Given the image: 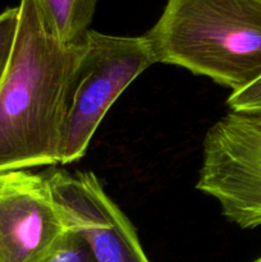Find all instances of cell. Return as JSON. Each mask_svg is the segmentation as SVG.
Wrapping results in <instances>:
<instances>
[{
    "mask_svg": "<svg viewBox=\"0 0 261 262\" xmlns=\"http://www.w3.org/2000/svg\"><path fill=\"white\" fill-rule=\"evenodd\" d=\"M45 177L67 225L89 243L96 262H150L133 224L92 171L55 169Z\"/></svg>",
    "mask_w": 261,
    "mask_h": 262,
    "instance_id": "cell-6",
    "label": "cell"
},
{
    "mask_svg": "<svg viewBox=\"0 0 261 262\" xmlns=\"http://www.w3.org/2000/svg\"><path fill=\"white\" fill-rule=\"evenodd\" d=\"M69 230L45 176L0 171V262H50Z\"/></svg>",
    "mask_w": 261,
    "mask_h": 262,
    "instance_id": "cell-5",
    "label": "cell"
},
{
    "mask_svg": "<svg viewBox=\"0 0 261 262\" xmlns=\"http://www.w3.org/2000/svg\"><path fill=\"white\" fill-rule=\"evenodd\" d=\"M19 25V7L7 8L0 13V83L12 60Z\"/></svg>",
    "mask_w": 261,
    "mask_h": 262,
    "instance_id": "cell-8",
    "label": "cell"
},
{
    "mask_svg": "<svg viewBox=\"0 0 261 262\" xmlns=\"http://www.w3.org/2000/svg\"><path fill=\"white\" fill-rule=\"evenodd\" d=\"M12 60L0 83V171L58 164L69 76L78 53L44 23L33 0H20Z\"/></svg>",
    "mask_w": 261,
    "mask_h": 262,
    "instance_id": "cell-1",
    "label": "cell"
},
{
    "mask_svg": "<svg viewBox=\"0 0 261 262\" xmlns=\"http://www.w3.org/2000/svg\"><path fill=\"white\" fill-rule=\"evenodd\" d=\"M253 262H261V257H258L257 260H256V261H253Z\"/></svg>",
    "mask_w": 261,
    "mask_h": 262,
    "instance_id": "cell-11",
    "label": "cell"
},
{
    "mask_svg": "<svg viewBox=\"0 0 261 262\" xmlns=\"http://www.w3.org/2000/svg\"><path fill=\"white\" fill-rule=\"evenodd\" d=\"M228 105L233 112L261 113V78L241 91L232 92Z\"/></svg>",
    "mask_w": 261,
    "mask_h": 262,
    "instance_id": "cell-10",
    "label": "cell"
},
{
    "mask_svg": "<svg viewBox=\"0 0 261 262\" xmlns=\"http://www.w3.org/2000/svg\"><path fill=\"white\" fill-rule=\"evenodd\" d=\"M146 36H114L89 30L81 42L67 89L58 164L84 156L107 110L125 89L155 64Z\"/></svg>",
    "mask_w": 261,
    "mask_h": 262,
    "instance_id": "cell-3",
    "label": "cell"
},
{
    "mask_svg": "<svg viewBox=\"0 0 261 262\" xmlns=\"http://www.w3.org/2000/svg\"><path fill=\"white\" fill-rule=\"evenodd\" d=\"M196 188L242 229L261 225V113L233 112L207 130Z\"/></svg>",
    "mask_w": 261,
    "mask_h": 262,
    "instance_id": "cell-4",
    "label": "cell"
},
{
    "mask_svg": "<svg viewBox=\"0 0 261 262\" xmlns=\"http://www.w3.org/2000/svg\"><path fill=\"white\" fill-rule=\"evenodd\" d=\"M100 0H33L46 27L64 45L82 41Z\"/></svg>",
    "mask_w": 261,
    "mask_h": 262,
    "instance_id": "cell-7",
    "label": "cell"
},
{
    "mask_svg": "<svg viewBox=\"0 0 261 262\" xmlns=\"http://www.w3.org/2000/svg\"><path fill=\"white\" fill-rule=\"evenodd\" d=\"M50 262H96L89 243L69 230Z\"/></svg>",
    "mask_w": 261,
    "mask_h": 262,
    "instance_id": "cell-9",
    "label": "cell"
},
{
    "mask_svg": "<svg viewBox=\"0 0 261 262\" xmlns=\"http://www.w3.org/2000/svg\"><path fill=\"white\" fill-rule=\"evenodd\" d=\"M145 36L156 63L209 77L233 92L261 78V0H166Z\"/></svg>",
    "mask_w": 261,
    "mask_h": 262,
    "instance_id": "cell-2",
    "label": "cell"
}]
</instances>
